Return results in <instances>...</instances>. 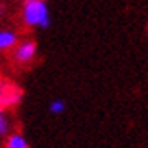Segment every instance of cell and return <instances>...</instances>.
<instances>
[{
	"instance_id": "cell-1",
	"label": "cell",
	"mask_w": 148,
	"mask_h": 148,
	"mask_svg": "<svg viewBox=\"0 0 148 148\" xmlns=\"http://www.w3.org/2000/svg\"><path fill=\"white\" fill-rule=\"evenodd\" d=\"M23 22L28 27L47 28L50 27V10L45 0H27L22 8Z\"/></svg>"
},
{
	"instance_id": "cell-2",
	"label": "cell",
	"mask_w": 148,
	"mask_h": 148,
	"mask_svg": "<svg viewBox=\"0 0 148 148\" xmlns=\"http://www.w3.org/2000/svg\"><path fill=\"white\" fill-rule=\"evenodd\" d=\"M22 100V90L15 83L0 78V107L12 108Z\"/></svg>"
},
{
	"instance_id": "cell-3",
	"label": "cell",
	"mask_w": 148,
	"mask_h": 148,
	"mask_svg": "<svg viewBox=\"0 0 148 148\" xmlns=\"http://www.w3.org/2000/svg\"><path fill=\"white\" fill-rule=\"evenodd\" d=\"M37 55V43L34 40H23L15 45L14 58L17 63H30Z\"/></svg>"
},
{
	"instance_id": "cell-4",
	"label": "cell",
	"mask_w": 148,
	"mask_h": 148,
	"mask_svg": "<svg viewBox=\"0 0 148 148\" xmlns=\"http://www.w3.org/2000/svg\"><path fill=\"white\" fill-rule=\"evenodd\" d=\"M17 45V34L14 30H0V52L10 50Z\"/></svg>"
},
{
	"instance_id": "cell-5",
	"label": "cell",
	"mask_w": 148,
	"mask_h": 148,
	"mask_svg": "<svg viewBox=\"0 0 148 148\" xmlns=\"http://www.w3.org/2000/svg\"><path fill=\"white\" fill-rule=\"evenodd\" d=\"M7 148H28V143L22 135H12L7 141Z\"/></svg>"
},
{
	"instance_id": "cell-6",
	"label": "cell",
	"mask_w": 148,
	"mask_h": 148,
	"mask_svg": "<svg viewBox=\"0 0 148 148\" xmlns=\"http://www.w3.org/2000/svg\"><path fill=\"white\" fill-rule=\"evenodd\" d=\"M50 112L53 115H60V113H63L65 112V101L63 100H53L52 103H50Z\"/></svg>"
},
{
	"instance_id": "cell-7",
	"label": "cell",
	"mask_w": 148,
	"mask_h": 148,
	"mask_svg": "<svg viewBox=\"0 0 148 148\" xmlns=\"http://www.w3.org/2000/svg\"><path fill=\"white\" fill-rule=\"evenodd\" d=\"M8 128H10V125H8V118L3 115V112H0V136L7 135Z\"/></svg>"
},
{
	"instance_id": "cell-8",
	"label": "cell",
	"mask_w": 148,
	"mask_h": 148,
	"mask_svg": "<svg viewBox=\"0 0 148 148\" xmlns=\"http://www.w3.org/2000/svg\"><path fill=\"white\" fill-rule=\"evenodd\" d=\"M145 30H147V35H148V22H147V27H145Z\"/></svg>"
},
{
	"instance_id": "cell-9",
	"label": "cell",
	"mask_w": 148,
	"mask_h": 148,
	"mask_svg": "<svg viewBox=\"0 0 148 148\" xmlns=\"http://www.w3.org/2000/svg\"><path fill=\"white\" fill-rule=\"evenodd\" d=\"M25 2H27V0H25Z\"/></svg>"
}]
</instances>
